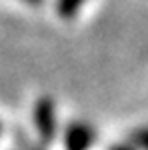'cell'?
<instances>
[{"instance_id":"obj_1","label":"cell","mask_w":148,"mask_h":150,"mask_svg":"<svg viewBox=\"0 0 148 150\" xmlns=\"http://www.w3.org/2000/svg\"><path fill=\"white\" fill-rule=\"evenodd\" d=\"M32 124L40 144H52L58 138V114L56 102L50 96H40L32 106Z\"/></svg>"},{"instance_id":"obj_2","label":"cell","mask_w":148,"mask_h":150,"mask_svg":"<svg viewBox=\"0 0 148 150\" xmlns=\"http://www.w3.org/2000/svg\"><path fill=\"white\" fill-rule=\"evenodd\" d=\"M96 142V130L84 120H74L62 130V148L64 150H90Z\"/></svg>"},{"instance_id":"obj_3","label":"cell","mask_w":148,"mask_h":150,"mask_svg":"<svg viewBox=\"0 0 148 150\" xmlns=\"http://www.w3.org/2000/svg\"><path fill=\"white\" fill-rule=\"evenodd\" d=\"M86 4V0H56V12L62 20H72L80 14V8Z\"/></svg>"},{"instance_id":"obj_4","label":"cell","mask_w":148,"mask_h":150,"mask_svg":"<svg viewBox=\"0 0 148 150\" xmlns=\"http://www.w3.org/2000/svg\"><path fill=\"white\" fill-rule=\"evenodd\" d=\"M128 144L134 150H146V130H144V128H138L136 134L130 136V142H128Z\"/></svg>"},{"instance_id":"obj_5","label":"cell","mask_w":148,"mask_h":150,"mask_svg":"<svg viewBox=\"0 0 148 150\" xmlns=\"http://www.w3.org/2000/svg\"><path fill=\"white\" fill-rule=\"evenodd\" d=\"M110 150H134V148H132V146L126 142V144H116V146H112Z\"/></svg>"},{"instance_id":"obj_6","label":"cell","mask_w":148,"mask_h":150,"mask_svg":"<svg viewBox=\"0 0 148 150\" xmlns=\"http://www.w3.org/2000/svg\"><path fill=\"white\" fill-rule=\"evenodd\" d=\"M26 150H46V146H44V144H40V142H36V144H30Z\"/></svg>"},{"instance_id":"obj_7","label":"cell","mask_w":148,"mask_h":150,"mask_svg":"<svg viewBox=\"0 0 148 150\" xmlns=\"http://www.w3.org/2000/svg\"><path fill=\"white\" fill-rule=\"evenodd\" d=\"M22 2H26V4H42L44 0H22Z\"/></svg>"},{"instance_id":"obj_8","label":"cell","mask_w":148,"mask_h":150,"mask_svg":"<svg viewBox=\"0 0 148 150\" xmlns=\"http://www.w3.org/2000/svg\"><path fill=\"white\" fill-rule=\"evenodd\" d=\"M0 134H2V122H0Z\"/></svg>"}]
</instances>
